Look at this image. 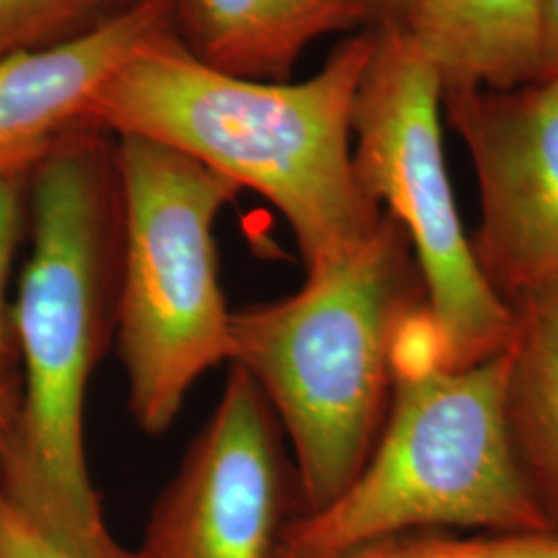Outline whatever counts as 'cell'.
I'll list each match as a JSON object with an SVG mask.
<instances>
[{"instance_id": "4", "label": "cell", "mask_w": 558, "mask_h": 558, "mask_svg": "<svg viewBox=\"0 0 558 558\" xmlns=\"http://www.w3.org/2000/svg\"><path fill=\"white\" fill-rule=\"evenodd\" d=\"M379 440L356 480L283 525L279 553L317 557L410 530L553 532L525 486L505 424L507 348L447 366L428 311L396 345Z\"/></svg>"}, {"instance_id": "12", "label": "cell", "mask_w": 558, "mask_h": 558, "mask_svg": "<svg viewBox=\"0 0 558 558\" xmlns=\"http://www.w3.org/2000/svg\"><path fill=\"white\" fill-rule=\"evenodd\" d=\"M505 424L527 490L558 534V286L511 300Z\"/></svg>"}, {"instance_id": "14", "label": "cell", "mask_w": 558, "mask_h": 558, "mask_svg": "<svg viewBox=\"0 0 558 558\" xmlns=\"http://www.w3.org/2000/svg\"><path fill=\"white\" fill-rule=\"evenodd\" d=\"M145 0H0V59L75 40Z\"/></svg>"}, {"instance_id": "11", "label": "cell", "mask_w": 558, "mask_h": 558, "mask_svg": "<svg viewBox=\"0 0 558 558\" xmlns=\"http://www.w3.org/2000/svg\"><path fill=\"white\" fill-rule=\"evenodd\" d=\"M542 0H412L403 34L442 89H511L538 80Z\"/></svg>"}, {"instance_id": "18", "label": "cell", "mask_w": 558, "mask_h": 558, "mask_svg": "<svg viewBox=\"0 0 558 558\" xmlns=\"http://www.w3.org/2000/svg\"><path fill=\"white\" fill-rule=\"evenodd\" d=\"M366 15L368 29L403 32L412 9V0H359Z\"/></svg>"}, {"instance_id": "5", "label": "cell", "mask_w": 558, "mask_h": 558, "mask_svg": "<svg viewBox=\"0 0 558 558\" xmlns=\"http://www.w3.org/2000/svg\"><path fill=\"white\" fill-rule=\"evenodd\" d=\"M124 197L117 350L129 408L163 435L193 385L230 362L216 221L240 189L199 161L141 137H117Z\"/></svg>"}, {"instance_id": "9", "label": "cell", "mask_w": 558, "mask_h": 558, "mask_svg": "<svg viewBox=\"0 0 558 558\" xmlns=\"http://www.w3.org/2000/svg\"><path fill=\"white\" fill-rule=\"evenodd\" d=\"M172 32L166 0H145L75 40L0 59V177H29L83 131L108 81Z\"/></svg>"}, {"instance_id": "2", "label": "cell", "mask_w": 558, "mask_h": 558, "mask_svg": "<svg viewBox=\"0 0 558 558\" xmlns=\"http://www.w3.org/2000/svg\"><path fill=\"white\" fill-rule=\"evenodd\" d=\"M373 46V29H362L308 80L255 81L193 59L168 32L108 81L94 120L114 137L160 143L259 193L290 226L311 271L368 239L385 214L362 189L352 149Z\"/></svg>"}, {"instance_id": "19", "label": "cell", "mask_w": 558, "mask_h": 558, "mask_svg": "<svg viewBox=\"0 0 558 558\" xmlns=\"http://www.w3.org/2000/svg\"><path fill=\"white\" fill-rule=\"evenodd\" d=\"M15 410H17V396L13 391V385L9 379H2L0 380V442L9 433Z\"/></svg>"}, {"instance_id": "1", "label": "cell", "mask_w": 558, "mask_h": 558, "mask_svg": "<svg viewBox=\"0 0 558 558\" xmlns=\"http://www.w3.org/2000/svg\"><path fill=\"white\" fill-rule=\"evenodd\" d=\"M32 251L11 304L23 393L0 488L80 558H140L112 536L85 458V399L117 338L124 197L117 137L83 131L29 174Z\"/></svg>"}, {"instance_id": "6", "label": "cell", "mask_w": 558, "mask_h": 558, "mask_svg": "<svg viewBox=\"0 0 558 558\" xmlns=\"http://www.w3.org/2000/svg\"><path fill=\"white\" fill-rule=\"evenodd\" d=\"M373 34L352 119L356 177L410 236L440 360L472 366L507 348L511 311L482 276L459 216L442 145L439 75L403 32Z\"/></svg>"}, {"instance_id": "17", "label": "cell", "mask_w": 558, "mask_h": 558, "mask_svg": "<svg viewBox=\"0 0 558 558\" xmlns=\"http://www.w3.org/2000/svg\"><path fill=\"white\" fill-rule=\"evenodd\" d=\"M536 81H558V0H542L539 7Z\"/></svg>"}, {"instance_id": "8", "label": "cell", "mask_w": 558, "mask_h": 558, "mask_svg": "<svg viewBox=\"0 0 558 558\" xmlns=\"http://www.w3.org/2000/svg\"><path fill=\"white\" fill-rule=\"evenodd\" d=\"M442 112L474 168L486 283L505 304L558 286V81L442 89Z\"/></svg>"}, {"instance_id": "10", "label": "cell", "mask_w": 558, "mask_h": 558, "mask_svg": "<svg viewBox=\"0 0 558 558\" xmlns=\"http://www.w3.org/2000/svg\"><path fill=\"white\" fill-rule=\"evenodd\" d=\"M184 50L244 80L288 81L304 50L368 29L359 0H166Z\"/></svg>"}, {"instance_id": "3", "label": "cell", "mask_w": 558, "mask_h": 558, "mask_svg": "<svg viewBox=\"0 0 558 558\" xmlns=\"http://www.w3.org/2000/svg\"><path fill=\"white\" fill-rule=\"evenodd\" d=\"M426 311L414 246L385 211L294 294L232 313L230 364L257 383L292 442L296 515L333 502L366 465L389 414L399 336Z\"/></svg>"}, {"instance_id": "15", "label": "cell", "mask_w": 558, "mask_h": 558, "mask_svg": "<svg viewBox=\"0 0 558 558\" xmlns=\"http://www.w3.org/2000/svg\"><path fill=\"white\" fill-rule=\"evenodd\" d=\"M27 189L29 177H0V380L7 379L9 354L13 348L7 283L23 221L27 218Z\"/></svg>"}, {"instance_id": "7", "label": "cell", "mask_w": 558, "mask_h": 558, "mask_svg": "<svg viewBox=\"0 0 558 558\" xmlns=\"http://www.w3.org/2000/svg\"><path fill=\"white\" fill-rule=\"evenodd\" d=\"M296 472L257 383L232 364L214 414L161 493L140 558H276ZM300 507V499H299Z\"/></svg>"}, {"instance_id": "13", "label": "cell", "mask_w": 558, "mask_h": 558, "mask_svg": "<svg viewBox=\"0 0 558 558\" xmlns=\"http://www.w3.org/2000/svg\"><path fill=\"white\" fill-rule=\"evenodd\" d=\"M276 558H558L555 532L410 530L368 539L329 555Z\"/></svg>"}, {"instance_id": "16", "label": "cell", "mask_w": 558, "mask_h": 558, "mask_svg": "<svg viewBox=\"0 0 558 558\" xmlns=\"http://www.w3.org/2000/svg\"><path fill=\"white\" fill-rule=\"evenodd\" d=\"M0 558H80L44 534L0 488Z\"/></svg>"}]
</instances>
